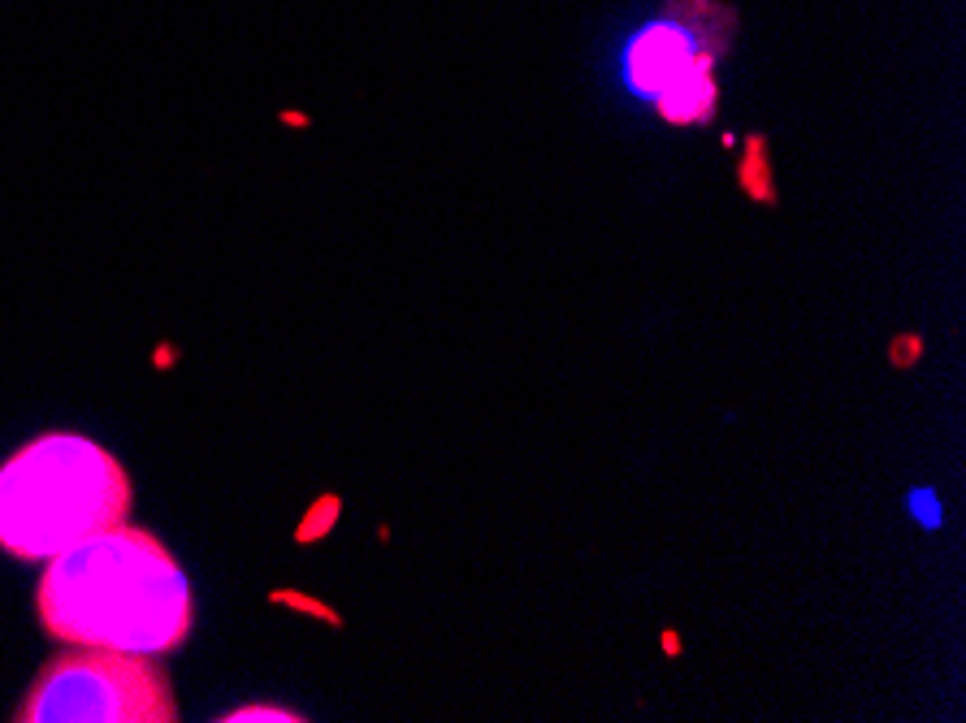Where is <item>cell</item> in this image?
<instances>
[{
    "label": "cell",
    "instance_id": "obj_1",
    "mask_svg": "<svg viewBox=\"0 0 966 723\" xmlns=\"http://www.w3.org/2000/svg\"><path fill=\"white\" fill-rule=\"evenodd\" d=\"M35 611L66 645L161 654L191 632V585L156 533L121 520L48 559Z\"/></svg>",
    "mask_w": 966,
    "mask_h": 723
},
{
    "label": "cell",
    "instance_id": "obj_3",
    "mask_svg": "<svg viewBox=\"0 0 966 723\" xmlns=\"http://www.w3.org/2000/svg\"><path fill=\"white\" fill-rule=\"evenodd\" d=\"M17 723H174L178 702L152 654L70 645L31 685Z\"/></svg>",
    "mask_w": 966,
    "mask_h": 723
},
{
    "label": "cell",
    "instance_id": "obj_5",
    "mask_svg": "<svg viewBox=\"0 0 966 723\" xmlns=\"http://www.w3.org/2000/svg\"><path fill=\"white\" fill-rule=\"evenodd\" d=\"M222 720L231 723H299L304 715H295V711H282V707H243V711H231V715H222Z\"/></svg>",
    "mask_w": 966,
    "mask_h": 723
},
{
    "label": "cell",
    "instance_id": "obj_2",
    "mask_svg": "<svg viewBox=\"0 0 966 723\" xmlns=\"http://www.w3.org/2000/svg\"><path fill=\"white\" fill-rule=\"evenodd\" d=\"M130 511V477L101 442L44 434L0 464V546L13 559L52 555L105 533Z\"/></svg>",
    "mask_w": 966,
    "mask_h": 723
},
{
    "label": "cell",
    "instance_id": "obj_4",
    "mask_svg": "<svg viewBox=\"0 0 966 723\" xmlns=\"http://www.w3.org/2000/svg\"><path fill=\"white\" fill-rule=\"evenodd\" d=\"M728 17L711 0H681L668 17L650 22L628 48V83L655 100V109L676 126L707 121L716 114L711 66L728 44Z\"/></svg>",
    "mask_w": 966,
    "mask_h": 723
}]
</instances>
